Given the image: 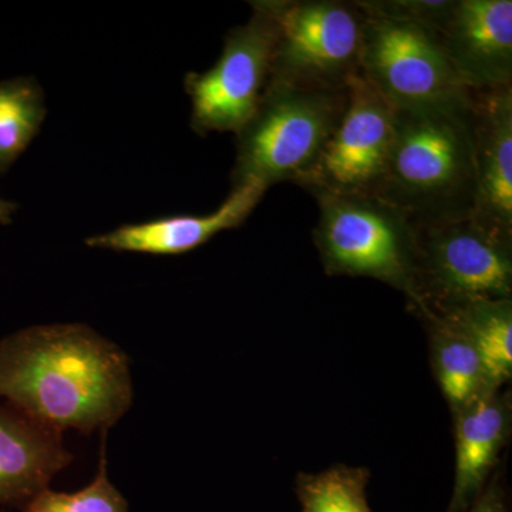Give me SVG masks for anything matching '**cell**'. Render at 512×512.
I'll return each mask as SVG.
<instances>
[{"label": "cell", "mask_w": 512, "mask_h": 512, "mask_svg": "<svg viewBox=\"0 0 512 512\" xmlns=\"http://www.w3.org/2000/svg\"><path fill=\"white\" fill-rule=\"evenodd\" d=\"M0 400L60 431H107L133 403L126 353L86 325H43L0 342Z\"/></svg>", "instance_id": "6da1fadb"}, {"label": "cell", "mask_w": 512, "mask_h": 512, "mask_svg": "<svg viewBox=\"0 0 512 512\" xmlns=\"http://www.w3.org/2000/svg\"><path fill=\"white\" fill-rule=\"evenodd\" d=\"M383 198L416 227L471 217L476 201L473 101L394 110Z\"/></svg>", "instance_id": "7a4b0ae2"}, {"label": "cell", "mask_w": 512, "mask_h": 512, "mask_svg": "<svg viewBox=\"0 0 512 512\" xmlns=\"http://www.w3.org/2000/svg\"><path fill=\"white\" fill-rule=\"evenodd\" d=\"M348 89L312 92L268 83L258 107L237 133L232 188L278 183L299 185L338 126Z\"/></svg>", "instance_id": "3957f363"}, {"label": "cell", "mask_w": 512, "mask_h": 512, "mask_svg": "<svg viewBox=\"0 0 512 512\" xmlns=\"http://www.w3.org/2000/svg\"><path fill=\"white\" fill-rule=\"evenodd\" d=\"M315 200L313 239L325 271L386 282L420 312L419 231L412 220L377 195L319 194Z\"/></svg>", "instance_id": "277c9868"}, {"label": "cell", "mask_w": 512, "mask_h": 512, "mask_svg": "<svg viewBox=\"0 0 512 512\" xmlns=\"http://www.w3.org/2000/svg\"><path fill=\"white\" fill-rule=\"evenodd\" d=\"M275 26L269 83L343 92L359 73L366 15L356 0H255Z\"/></svg>", "instance_id": "5b68a950"}, {"label": "cell", "mask_w": 512, "mask_h": 512, "mask_svg": "<svg viewBox=\"0 0 512 512\" xmlns=\"http://www.w3.org/2000/svg\"><path fill=\"white\" fill-rule=\"evenodd\" d=\"M420 313L488 299H512V244L471 217L417 227Z\"/></svg>", "instance_id": "8992f818"}, {"label": "cell", "mask_w": 512, "mask_h": 512, "mask_svg": "<svg viewBox=\"0 0 512 512\" xmlns=\"http://www.w3.org/2000/svg\"><path fill=\"white\" fill-rule=\"evenodd\" d=\"M363 10V9H362ZM359 73L394 110L414 109L470 94L436 32L363 10Z\"/></svg>", "instance_id": "52a82bcc"}, {"label": "cell", "mask_w": 512, "mask_h": 512, "mask_svg": "<svg viewBox=\"0 0 512 512\" xmlns=\"http://www.w3.org/2000/svg\"><path fill=\"white\" fill-rule=\"evenodd\" d=\"M245 25L229 30L220 59L204 73H187L185 92L192 103L191 127L200 136L237 134L251 119L271 80L275 47L272 19L251 2Z\"/></svg>", "instance_id": "ba28073f"}, {"label": "cell", "mask_w": 512, "mask_h": 512, "mask_svg": "<svg viewBox=\"0 0 512 512\" xmlns=\"http://www.w3.org/2000/svg\"><path fill=\"white\" fill-rule=\"evenodd\" d=\"M393 138V107L357 73L348 84L342 119L299 187L313 197L379 195Z\"/></svg>", "instance_id": "9c48e42d"}, {"label": "cell", "mask_w": 512, "mask_h": 512, "mask_svg": "<svg viewBox=\"0 0 512 512\" xmlns=\"http://www.w3.org/2000/svg\"><path fill=\"white\" fill-rule=\"evenodd\" d=\"M437 36L468 92L512 86L511 0H454Z\"/></svg>", "instance_id": "30bf717a"}, {"label": "cell", "mask_w": 512, "mask_h": 512, "mask_svg": "<svg viewBox=\"0 0 512 512\" xmlns=\"http://www.w3.org/2000/svg\"><path fill=\"white\" fill-rule=\"evenodd\" d=\"M476 201L471 218L512 244V86L471 92Z\"/></svg>", "instance_id": "8fae6325"}, {"label": "cell", "mask_w": 512, "mask_h": 512, "mask_svg": "<svg viewBox=\"0 0 512 512\" xmlns=\"http://www.w3.org/2000/svg\"><path fill=\"white\" fill-rule=\"evenodd\" d=\"M266 190L259 184L232 188L218 210L208 215H173L127 224L86 239L90 248L150 255H181L207 244L215 235L238 228L261 202Z\"/></svg>", "instance_id": "7c38bea8"}, {"label": "cell", "mask_w": 512, "mask_h": 512, "mask_svg": "<svg viewBox=\"0 0 512 512\" xmlns=\"http://www.w3.org/2000/svg\"><path fill=\"white\" fill-rule=\"evenodd\" d=\"M72 461L60 431L0 403V504L25 505Z\"/></svg>", "instance_id": "4fadbf2b"}, {"label": "cell", "mask_w": 512, "mask_h": 512, "mask_svg": "<svg viewBox=\"0 0 512 512\" xmlns=\"http://www.w3.org/2000/svg\"><path fill=\"white\" fill-rule=\"evenodd\" d=\"M488 389L457 410L456 483L450 512H466L480 494L503 447L508 430L507 404Z\"/></svg>", "instance_id": "5bb4252c"}, {"label": "cell", "mask_w": 512, "mask_h": 512, "mask_svg": "<svg viewBox=\"0 0 512 512\" xmlns=\"http://www.w3.org/2000/svg\"><path fill=\"white\" fill-rule=\"evenodd\" d=\"M434 315L453 320L476 349L490 389L512 375V299H488L451 306ZM429 315V313H427Z\"/></svg>", "instance_id": "9a60e30c"}, {"label": "cell", "mask_w": 512, "mask_h": 512, "mask_svg": "<svg viewBox=\"0 0 512 512\" xmlns=\"http://www.w3.org/2000/svg\"><path fill=\"white\" fill-rule=\"evenodd\" d=\"M424 318L430 325L434 367L441 392L457 412L490 389L480 357L453 320L434 313Z\"/></svg>", "instance_id": "2e32d148"}, {"label": "cell", "mask_w": 512, "mask_h": 512, "mask_svg": "<svg viewBox=\"0 0 512 512\" xmlns=\"http://www.w3.org/2000/svg\"><path fill=\"white\" fill-rule=\"evenodd\" d=\"M45 93L33 77L0 82V175L28 150L46 119Z\"/></svg>", "instance_id": "e0dca14e"}, {"label": "cell", "mask_w": 512, "mask_h": 512, "mask_svg": "<svg viewBox=\"0 0 512 512\" xmlns=\"http://www.w3.org/2000/svg\"><path fill=\"white\" fill-rule=\"evenodd\" d=\"M369 473L363 468L336 466L301 476L298 483L302 512H370L366 500Z\"/></svg>", "instance_id": "ac0fdd59"}, {"label": "cell", "mask_w": 512, "mask_h": 512, "mask_svg": "<svg viewBox=\"0 0 512 512\" xmlns=\"http://www.w3.org/2000/svg\"><path fill=\"white\" fill-rule=\"evenodd\" d=\"M106 433L103 431L99 470L92 483L76 493H57L47 487L23 505V512H130L126 498L107 473Z\"/></svg>", "instance_id": "d6986e66"}, {"label": "cell", "mask_w": 512, "mask_h": 512, "mask_svg": "<svg viewBox=\"0 0 512 512\" xmlns=\"http://www.w3.org/2000/svg\"><path fill=\"white\" fill-rule=\"evenodd\" d=\"M369 13L386 16L439 32L454 0H356Z\"/></svg>", "instance_id": "ffe728a7"}, {"label": "cell", "mask_w": 512, "mask_h": 512, "mask_svg": "<svg viewBox=\"0 0 512 512\" xmlns=\"http://www.w3.org/2000/svg\"><path fill=\"white\" fill-rule=\"evenodd\" d=\"M470 512H505L503 500H501L497 488L491 487L483 497L474 501Z\"/></svg>", "instance_id": "44dd1931"}, {"label": "cell", "mask_w": 512, "mask_h": 512, "mask_svg": "<svg viewBox=\"0 0 512 512\" xmlns=\"http://www.w3.org/2000/svg\"><path fill=\"white\" fill-rule=\"evenodd\" d=\"M16 210H18V204H15V202L0 200V224H10Z\"/></svg>", "instance_id": "7402d4cb"}]
</instances>
